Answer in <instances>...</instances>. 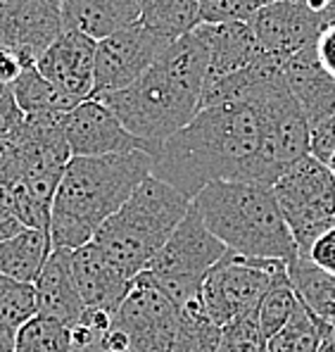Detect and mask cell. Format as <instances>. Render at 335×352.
Wrapping results in <instances>:
<instances>
[{"label":"cell","instance_id":"cell-1","mask_svg":"<svg viewBox=\"0 0 335 352\" xmlns=\"http://www.w3.org/2000/svg\"><path fill=\"white\" fill-rule=\"evenodd\" d=\"M259 133L257 105L224 102L203 107L152 155V176L188 200L214 181H247Z\"/></svg>","mask_w":335,"mask_h":352},{"label":"cell","instance_id":"cell-2","mask_svg":"<svg viewBox=\"0 0 335 352\" xmlns=\"http://www.w3.org/2000/svg\"><path fill=\"white\" fill-rule=\"evenodd\" d=\"M209 55L195 29L174 41L133 86L107 93L105 102L131 136L159 150L167 138L181 131L203 110Z\"/></svg>","mask_w":335,"mask_h":352},{"label":"cell","instance_id":"cell-3","mask_svg":"<svg viewBox=\"0 0 335 352\" xmlns=\"http://www.w3.org/2000/svg\"><path fill=\"white\" fill-rule=\"evenodd\" d=\"M152 174L148 153L71 157L55 190L50 207L53 248H76L93 241L95 231L133 195Z\"/></svg>","mask_w":335,"mask_h":352},{"label":"cell","instance_id":"cell-4","mask_svg":"<svg viewBox=\"0 0 335 352\" xmlns=\"http://www.w3.org/2000/svg\"><path fill=\"white\" fill-rule=\"evenodd\" d=\"M203 224L226 250L255 260L290 262L297 255L271 186L247 181H214L193 198Z\"/></svg>","mask_w":335,"mask_h":352},{"label":"cell","instance_id":"cell-5","mask_svg":"<svg viewBox=\"0 0 335 352\" xmlns=\"http://www.w3.org/2000/svg\"><path fill=\"white\" fill-rule=\"evenodd\" d=\"M190 203L193 200L150 174L119 212L95 231L91 243H95L124 276L133 281L176 231Z\"/></svg>","mask_w":335,"mask_h":352},{"label":"cell","instance_id":"cell-6","mask_svg":"<svg viewBox=\"0 0 335 352\" xmlns=\"http://www.w3.org/2000/svg\"><path fill=\"white\" fill-rule=\"evenodd\" d=\"M224 252L226 245L209 234L190 203L181 224L141 274H146L178 309H183L203 302V281Z\"/></svg>","mask_w":335,"mask_h":352},{"label":"cell","instance_id":"cell-7","mask_svg":"<svg viewBox=\"0 0 335 352\" xmlns=\"http://www.w3.org/2000/svg\"><path fill=\"white\" fill-rule=\"evenodd\" d=\"M262 119L259 148L247 172V184L274 186L292 164L309 155L312 129L288 86L257 102Z\"/></svg>","mask_w":335,"mask_h":352},{"label":"cell","instance_id":"cell-8","mask_svg":"<svg viewBox=\"0 0 335 352\" xmlns=\"http://www.w3.org/2000/svg\"><path fill=\"white\" fill-rule=\"evenodd\" d=\"M297 250L335 221V179L312 153L271 186Z\"/></svg>","mask_w":335,"mask_h":352},{"label":"cell","instance_id":"cell-9","mask_svg":"<svg viewBox=\"0 0 335 352\" xmlns=\"http://www.w3.org/2000/svg\"><path fill=\"white\" fill-rule=\"evenodd\" d=\"M286 262L255 260L226 250L203 281V305L212 322L226 326L245 314L257 312L271 278Z\"/></svg>","mask_w":335,"mask_h":352},{"label":"cell","instance_id":"cell-10","mask_svg":"<svg viewBox=\"0 0 335 352\" xmlns=\"http://www.w3.org/2000/svg\"><path fill=\"white\" fill-rule=\"evenodd\" d=\"M112 329L126 338L128 352H174L181 312L146 274H138L112 314Z\"/></svg>","mask_w":335,"mask_h":352},{"label":"cell","instance_id":"cell-11","mask_svg":"<svg viewBox=\"0 0 335 352\" xmlns=\"http://www.w3.org/2000/svg\"><path fill=\"white\" fill-rule=\"evenodd\" d=\"M174 41L154 34L146 24L136 22L100 41L95 48V84L93 98L117 93L133 86L162 58Z\"/></svg>","mask_w":335,"mask_h":352},{"label":"cell","instance_id":"cell-12","mask_svg":"<svg viewBox=\"0 0 335 352\" xmlns=\"http://www.w3.org/2000/svg\"><path fill=\"white\" fill-rule=\"evenodd\" d=\"M62 131L71 157H105L124 153H148L150 157L154 155L152 146L131 136L115 112L95 98L79 102L74 110L62 115Z\"/></svg>","mask_w":335,"mask_h":352},{"label":"cell","instance_id":"cell-13","mask_svg":"<svg viewBox=\"0 0 335 352\" xmlns=\"http://www.w3.org/2000/svg\"><path fill=\"white\" fill-rule=\"evenodd\" d=\"M250 29L259 48L278 62L312 48L323 29V19L305 0H274L250 17Z\"/></svg>","mask_w":335,"mask_h":352},{"label":"cell","instance_id":"cell-14","mask_svg":"<svg viewBox=\"0 0 335 352\" xmlns=\"http://www.w3.org/2000/svg\"><path fill=\"white\" fill-rule=\"evenodd\" d=\"M97 43L76 31H62L55 43L36 60V69L71 100L93 98Z\"/></svg>","mask_w":335,"mask_h":352},{"label":"cell","instance_id":"cell-15","mask_svg":"<svg viewBox=\"0 0 335 352\" xmlns=\"http://www.w3.org/2000/svg\"><path fill=\"white\" fill-rule=\"evenodd\" d=\"M71 276L86 309L115 314L131 288V278L124 276L95 243H86L71 250Z\"/></svg>","mask_w":335,"mask_h":352},{"label":"cell","instance_id":"cell-16","mask_svg":"<svg viewBox=\"0 0 335 352\" xmlns=\"http://www.w3.org/2000/svg\"><path fill=\"white\" fill-rule=\"evenodd\" d=\"M34 295L38 317L58 322L67 329L81 322L86 307L71 276V250L67 248L50 250L38 278L34 281Z\"/></svg>","mask_w":335,"mask_h":352},{"label":"cell","instance_id":"cell-17","mask_svg":"<svg viewBox=\"0 0 335 352\" xmlns=\"http://www.w3.org/2000/svg\"><path fill=\"white\" fill-rule=\"evenodd\" d=\"M281 67L288 91L305 112L309 129L326 122L335 112V79L319 65L314 45L283 60Z\"/></svg>","mask_w":335,"mask_h":352},{"label":"cell","instance_id":"cell-18","mask_svg":"<svg viewBox=\"0 0 335 352\" xmlns=\"http://www.w3.org/2000/svg\"><path fill=\"white\" fill-rule=\"evenodd\" d=\"M195 34L207 45V84L221 79V76L233 74V72L245 69V67L255 65L262 55H266L259 48L247 22L200 24V27H195Z\"/></svg>","mask_w":335,"mask_h":352},{"label":"cell","instance_id":"cell-19","mask_svg":"<svg viewBox=\"0 0 335 352\" xmlns=\"http://www.w3.org/2000/svg\"><path fill=\"white\" fill-rule=\"evenodd\" d=\"M141 19L138 0H62V31H76L100 41Z\"/></svg>","mask_w":335,"mask_h":352},{"label":"cell","instance_id":"cell-20","mask_svg":"<svg viewBox=\"0 0 335 352\" xmlns=\"http://www.w3.org/2000/svg\"><path fill=\"white\" fill-rule=\"evenodd\" d=\"M288 278L297 300L312 317L326 326H335V276L319 269L307 257L295 255L288 262Z\"/></svg>","mask_w":335,"mask_h":352},{"label":"cell","instance_id":"cell-21","mask_svg":"<svg viewBox=\"0 0 335 352\" xmlns=\"http://www.w3.org/2000/svg\"><path fill=\"white\" fill-rule=\"evenodd\" d=\"M50 250H53L50 231L24 229L22 234L0 243V274L34 286Z\"/></svg>","mask_w":335,"mask_h":352},{"label":"cell","instance_id":"cell-22","mask_svg":"<svg viewBox=\"0 0 335 352\" xmlns=\"http://www.w3.org/2000/svg\"><path fill=\"white\" fill-rule=\"evenodd\" d=\"M141 19L138 22L169 41H178L200 27L198 0H138Z\"/></svg>","mask_w":335,"mask_h":352},{"label":"cell","instance_id":"cell-23","mask_svg":"<svg viewBox=\"0 0 335 352\" xmlns=\"http://www.w3.org/2000/svg\"><path fill=\"white\" fill-rule=\"evenodd\" d=\"M17 105L24 115H67L69 110H74L79 102L71 100L69 96L55 88L36 69V65L24 67V72L19 74V79L12 84Z\"/></svg>","mask_w":335,"mask_h":352},{"label":"cell","instance_id":"cell-24","mask_svg":"<svg viewBox=\"0 0 335 352\" xmlns=\"http://www.w3.org/2000/svg\"><path fill=\"white\" fill-rule=\"evenodd\" d=\"M297 307H300V300H297L290 278H288V264H283L274 274L259 307H257V319H259L262 333L266 336V340L290 322Z\"/></svg>","mask_w":335,"mask_h":352},{"label":"cell","instance_id":"cell-25","mask_svg":"<svg viewBox=\"0 0 335 352\" xmlns=\"http://www.w3.org/2000/svg\"><path fill=\"white\" fill-rule=\"evenodd\" d=\"M178 312H181V329L174 352H216L221 329L207 317L205 305L195 302Z\"/></svg>","mask_w":335,"mask_h":352},{"label":"cell","instance_id":"cell-26","mask_svg":"<svg viewBox=\"0 0 335 352\" xmlns=\"http://www.w3.org/2000/svg\"><path fill=\"white\" fill-rule=\"evenodd\" d=\"M321 331H323V322L312 317L300 302V307L295 309L290 322L283 326L276 336L269 338L266 350L269 352H316L319 343H321Z\"/></svg>","mask_w":335,"mask_h":352},{"label":"cell","instance_id":"cell-27","mask_svg":"<svg viewBox=\"0 0 335 352\" xmlns=\"http://www.w3.org/2000/svg\"><path fill=\"white\" fill-rule=\"evenodd\" d=\"M36 317V295L31 283L14 281L0 274V326L19 331Z\"/></svg>","mask_w":335,"mask_h":352},{"label":"cell","instance_id":"cell-28","mask_svg":"<svg viewBox=\"0 0 335 352\" xmlns=\"http://www.w3.org/2000/svg\"><path fill=\"white\" fill-rule=\"evenodd\" d=\"M14 352H69V329L36 314L17 331Z\"/></svg>","mask_w":335,"mask_h":352},{"label":"cell","instance_id":"cell-29","mask_svg":"<svg viewBox=\"0 0 335 352\" xmlns=\"http://www.w3.org/2000/svg\"><path fill=\"white\" fill-rule=\"evenodd\" d=\"M266 345H269V340L262 333L257 312H252L221 326V338L216 352H269Z\"/></svg>","mask_w":335,"mask_h":352},{"label":"cell","instance_id":"cell-30","mask_svg":"<svg viewBox=\"0 0 335 352\" xmlns=\"http://www.w3.org/2000/svg\"><path fill=\"white\" fill-rule=\"evenodd\" d=\"M297 255L307 257V260L316 264L319 269H323V272L335 276V221L331 226H326L323 231H319V234L307 243V248L297 250Z\"/></svg>","mask_w":335,"mask_h":352},{"label":"cell","instance_id":"cell-31","mask_svg":"<svg viewBox=\"0 0 335 352\" xmlns=\"http://www.w3.org/2000/svg\"><path fill=\"white\" fill-rule=\"evenodd\" d=\"M333 150H335V112L326 122L314 126L312 136H309V153H312L319 162H326Z\"/></svg>","mask_w":335,"mask_h":352},{"label":"cell","instance_id":"cell-32","mask_svg":"<svg viewBox=\"0 0 335 352\" xmlns=\"http://www.w3.org/2000/svg\"><path fill=\"white\" fill-rule=\"evenodd\" d=\"M22 119H24V112L19 110L12 86L0 84V136H8Z\"/></svg>","mask_w":335,"mask_h":352},{"label":"cell","instance_id":"cell-33","mask_svg":"<svg viewBox=\"0 0 335 352\" xmlns=\"http://www.w3.org/2000/svg\"><path fill=\"white\" fill-rule=\"evenodd\" d=\"M314 53H316L319 65L335 79V22L321 29L316 43H314Z\"/></svg>","mask_w":335,"mask_h":352},{"label":"cell","instance_id":"cell-34","mask_svg":"<svg viewBox=\"0 0 335 352\" xmlns=\"http://www.w3.org/2000/svg\"><path fill=\"white\" fill-rule=\"evenodd\" d=\"M17 14H19V0H0V48L12 50Z\"/></svg>","mask_w":335,"mask_h":352},{"label":"cell","instance_id":"cell-35","mask_svg":"<svg viewBox=\"0 0 335 352\" xmlns=\"http://www.w3.org/2000/svg\"><path fill=\"white\" fill-rule=\"evenodd\" d=\"M24 67L29 65L17 53H12L8 48H0V84L12 86L19 79V74L24 72Z\"/></svg>","mask_w":335,"mask_h":352},{"label":"cell","instance_id":"cell-36","mask_svg":"<svg viewBox=\"0 0 335 352\" xmlns=\"http://www.w3.org/2000/svg\"><path fill=\"white\" fill-rule=\"evenodd\" d=\"M24 229H27V226H24L17 217H12L10 212L0 210V243L8 241V238H12V236H17V234H22Z\"/></svg>","mask_w":335,"mask_h":352},{"label":"cell","instance_id":"cell-37","mask_svg":"<svg viewBox=\"0 0 335 352\" xmlns=\"http://www.w3.org/2000/svg\"><path fill=\"white\" fill-rule=\"evenodd\" d=\"M316 352H335V326H326V324H323L321 343H319Z\"/></svg>","mask_w":335,"mask_h":352},{"label":"cell","instance_id":"cell-38","mask_svg":"<svg viewBox=\"0 0 335 352\" xmlns=\"http://www.w3.org/2000/svg\"><path fill=\"white\" fill-rule=\"evenodd\" d=\"M14 338H17V331L0 326V352H14Z\"/></svg>","mask_w":335,"mask_h":352},{"label":"cell","instance_id":"cell-39","mask_svg":"<svg viewBox=\"0 0 335 352\" xmlns=\"http://www.w3.org/2000/svg\"><path fill=\"white\" fill-rule=\"evenodd\" d=\"M321 19H323V27H328V24H333V22H335V3L326 10V12L321 14Z\"/></svg>","mask_w":335,"mask_h":352},{"label":"cell","instance_id":"cell-40","mask_svg":"<svg viewBox=\"0 0 335 352\" xmlns=\"http://www.w3.org/2000/svg\"><path fill=\"white\" fill-rule=\"evenodd\" d=\"M323 164H326V167H328V172H331V174H333V179H335V150H333V153H331V157H328Z\"/></svg>","mask_w":335,"mask_h":352},{"label":"cell","instance_id":"cell-41","mask_svg":"<svg viewBox=\"0 0 335 352\" xmlns=\"http://www.w3.org/2000/svg\"><path fill=\"white\" fill-rule=\"evenodd\" d=\"M84 352H105V350L100 348V343H95V345H91V348H86Z\"/></svg>","mask_w":335,"mask_h":352}]
</instances>
